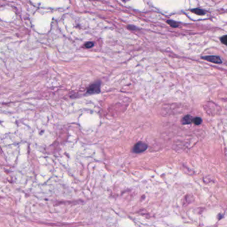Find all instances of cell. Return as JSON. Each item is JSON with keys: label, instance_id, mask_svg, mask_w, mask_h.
Returning <instances> with one entry per match:
<instances>
[{"label": "cell", "instance_id": "1", "mask_svg": "<svg viewBox=\"0 0 227 227\" xmlns=\"http://www.w3.org/2000/svg\"><path fill=\"white\" fill-rule=\"evenodd\" d=\"M147 145L143 142H139L136 143L133 148V152L135 153H143L147 150Z\"/></svg>", "mask_w": 227, "mask_h": 227}, {"label": "cell", "instance_id": "2", "mask_svg": "<svg viewBox=\"0 0 227 227\" xmlns=\"http://www.w3.org/2000/svg\"><path fill=\"white\" fill-rule=\"evenodd\" d=\"M100 87H101V82L98 81V82H95L93 83L88 87L87 89V93L89 94H94L100 92Z\"/></svg>", "mask_w": 227, "mask_h": 227}, {"label": "cell", "instance_id": "3", "mask_svg": "<svg viewBox=\"0 0 227 227\" xmlns=\"http://www.w3.org/2000/svg\"><path fill=\"white\" fill-rule=\"evenodd\" d=\"M203 59L206 60V61L212 62V63H216V64H220L222 63V59L220 57L216 55H208V56H204L202 57Z\"/></svg>", "mask_w": 227, "mask_h": 227}, {"label": "cell", "instance_id": "4", "mask_svg": "<svg viewBox=\"0 0 227 227\" xmlns=\"http://www.w3.org/2000/svg\"><path fill=\"white\" fill-rule=\"evenodd\" d=\"M193 118L191 117V115H186L185 117H184L183 119V124H185V125H187V124H191L192 122H193Z\"/></svg>", "mask_w": 227, "mask_h": 227}, {"label": "cell", "instance_id": "5", "mask_svg": "<svg viewBox=\"0 0 227 227\" xmlns=\"http://www.w3.org/2000/svg\"><path fill=\"white\" fill-rule=\"evenodd\" d=\"M191 11L193 13H195V14L197 15H203L205 14V11L203 10H202V9H192Z\"/></svg>", "mask_w": 227, "mask_h": 227}, {"label": "cell", "instance_id": "6", "mask_svg": "<svg viewBox=\"0 0 227 227\" xmlns=\"http://www.w3.org/2000/svg\"><path fill=\"white\" fill-rule=\"evenodd\" d=\"M166 22H167V24H169L170 26L172 27V28H177V27L178 26V25H179L177 22H175V21H172V20H168Z\"/></svg>", "mask_w": 227, "mask_h": 227}, {"label": "cell", "instance_id": "7", "mask_svg": "<svg viewBox=\"0 0 227 227\" xmlns=\"http://www.w3.org/2000/svg\"><path fill=\"white\" fill-rule=\"evenodd\" d=\"M193 122L195 124V125H199L200 124H201V123H202V119L200 117H196V118H194L193 120Z\"/></svg>", "mask_w": 227, "mask_h": 227}, {"label": "cell", "instance_id": "8", "mask_svg": "<svg viewBox=\"0 0 227 227\" xmlns=\"http://www.w3.org/2000/svg\"><path fill=\"white\" fill-rule=\"evenodd\" d=\"M93 45L94 44L93 42H87L84 45V47L87 48V49H89V48H91L92 47H93Z\"/></svg>", "mask_w": 227, "mask_h": 227}, {"label": "cell", "instance_id": "9", "mask_svg": "<svg viewBox=\"0 0 227 227\" xmlns=\"http://www.w3.org/2000/svg\"><path fill=\"white\" fill-rule=\"evenodd\" d=\"M220 41L223 44L227 45V36H224L222 37V38H220Z\"/></svg>", "mask_w": 227, "mask_h": 227}, {"label": "cell", "instance_id": "10", "mask_svg": "<svg viewBox=\"0 0 227 227\" xmlns=\"http://www.w3.org/2000/svg\"><path fill=\"white\" fill-rule=\"evenodd\" d=\"M124 1H129V0H123Z\"/></svg>", "mask_w": 227, "mask_h": 227}]
</instances>
